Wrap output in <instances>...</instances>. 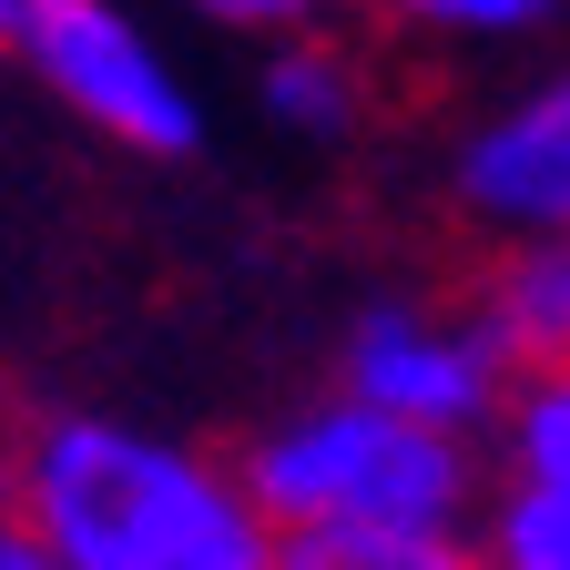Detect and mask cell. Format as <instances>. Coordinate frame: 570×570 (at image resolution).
<instances>
[{
  "label": "cell",
  "mask_w": 570,
  "mask_h": 570,
  "mask_svg": "<svg viewBox=\"0 0 570 570\" xmlns=\"http://www.w3.org/2000/svg\"><path fill=\"white\" fill-rule=\"evenodd\" d=\"M346 387L469 439V428H499V407H510V356H499L489 326H439L417 306H377L346 336Z\"/></svg>",
  "instance_id": "277c9868"
},
{
  "label": "cell",
  "mask_w": 570,
  "mask_h": 570,
  "mask_svg": "<svg viewBox=\"0 0 570 570\" xmlns=\"http://www.w3.org/2000/svg\"><path fill=\"white\" fill-rule=\"evenodd\" d=\"M21 520L51 570H255L275 530L235 469L122 417H51L21 449Z\"/></svg>",
  "instance_id": "7a4b0ae2"
},
{
  "label": "cell",
  "mask_w": 570,
  "mask_h": 570,
  "mask_svg": "<svg viewBox=\"0 0 570 570\" xmlns=\"http://www.w3.org/2000/svg\"><path fill=\"white\" fill-rule=\"evenodd\" d=\"M265 112L285 132H336L356 112V82H346V61L336 51H275L265 61Z\"/></svg>",
  "instance_id": "ba28073f"
},
{
  "label": "cell",
  "mask_w": 570,
  "mask_h": 570,
  "mask_svg": "<svg viewBox=\"0 0 570 570\" xmlns=\"http://www.w3.org/2000/svg\"><path fill=\"white\" fill-rule=\"evenodd\" d=\"M479 326L499 336V356L510 367H550V356H570V235H540L510 275L489 285Z\"/></svg>",
  "instance_id": "52a82bcc"
},
{
  "label": "cell",
  "mask_w": 570,
  "mask_h": 570,
  "mask_svg": "<svg viewBox=\"0 0 570 570\" xmlns=\"http://www.w3.org/2000/svg\"><path fill=\"white\" fill-rule=\"evenodd\" d=\"M459 204L520 235H570V71L459 142Z\"/></svg>",
  "instance_id": "5b68a950"
},
{
  "label": "cell",
  "mask_w": 570,
  "mask_h": 570,
  "mask_svg": "<svg viewBox=\"0 0 570 570\" xmlns=\"http://www.w3.org/2000/svg\"><path fill=\"white\" fill-rule=\"evenodd\" d=\"M11 31H21V0H0V41H11Z\"/></svg>",
  "instance_id": "7c38bea8"
},
{
  "label": "cell",
  "mask_w": 570,
  "mask_h": 570,
  "mask_svg": "<svg viewBox=\"0 0 570 570\" xmlns=\"http://www.w3.org/2000/svg\"><path fill=\"white\" fill-rule=\"evenodd\" d=\"M0 570H51V550H41V530L21 520V489H0Z\"/></svg>",
  "instance_id": "8fae6325"
},
{
  "label": "cell",
  "mask_w": 570,
  "mask_h": 570,
  "mask_svg": "<svg viewBox=\"0 0 570 570\" xmlns=\"http://www.w3.org/2000/svg\"><path fill=\"white\" fill-rule=\"evenodd\" d=\"M194 11H214V21H245V31H285V21H316L326 0H194Z\"/></svg>",
  "instance_id": "30bf717a"
},
{
  "label": "cell",
  "mask_w": 570,
  "mask_h": 570,
  "mask_svg": "<svg viewBox=\"0 0 570 570\" xmlns=\"http://www.w3.org/2000/svg\"><path fill=\"white\" fill-rule=\"evenodd\" d=\"M499 428H510L520 489L499 499V520H489V560H510V570H570V356L530 367V387L499 407Z\"/></svg>",
  "instance_id": "8992f818"
},
{
  "label": "cell",
  "mask_w": 570,
  "mask_h": 570,
  "mask_svg": "<svg viewBox=\"0 0 570 570\" xmlns=\"http://www.w3.org/2000/svg\"><path fill=\"white\" fill-rule=\"evenodd\" d=\"M275 530V560L296 570H459L479 540L459 530L479 510V469L459 428L397 417L377 397L306 407L265 428L235 469Z\"/></svg>",
  "instance_id": "6da1fadb"
},
{
  "label": "cell",
  "mask_w": 570,
  "mask_h": 570,
  "mask_svg": "<svg viewBox=\"0 0 570 570\" xmlns=\"http://www.w3.org/2000/svg\"><path fill=\"white\" fill-rule=\"evenodd\" d=\"M31 71L102 132L142 142V154H194L204 142V112L194 92L164 71V51L132 31V11H112V0H21V31Z\"/></svg>",
  "instance_id": "3957f363"
},
{
  "label": "cell",
  "mask_w": 570,
  "mask_h": 570,
  "mask_svg": "<svg viewBox=\"0 0 570 570\" xmlns=\"http://www.w3.org/2000/svg\"><path fill=\"white\" fill-rule=\"evenodd\" d=\"M387 11H407L428 31H540V21L570 11V0H387Z\"/></svg>",
  "instance_id": "9c48e42d"
}]
</instances>
